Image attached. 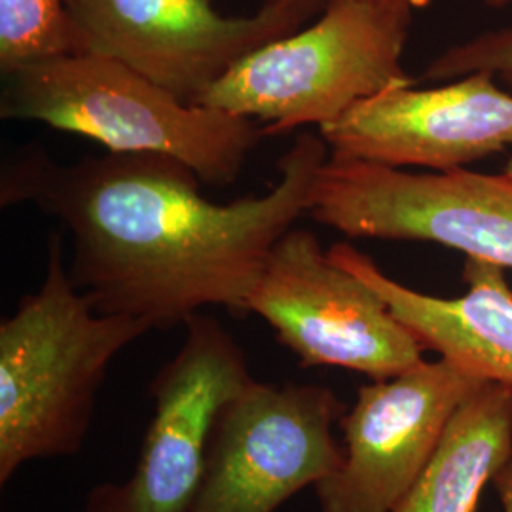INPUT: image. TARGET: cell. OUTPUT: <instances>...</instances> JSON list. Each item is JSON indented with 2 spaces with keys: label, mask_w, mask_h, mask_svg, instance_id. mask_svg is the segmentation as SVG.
Listing matches in <instances>:
<instances>
[{
  "label": "cell",
  "mask_w": 512,
  "mask_h": 512,
  "mask_svg": "<svg viewBox=\"0 0 512 512\" xmlns=\"http://www.w3.org/2000/svg\"><path fill=\"white\" fill-rule=\"evenodd\" d=\"M308 213L348 238L429 241L512 270L507 173H408L329 156L315 177Z\"/></svg>",
  "instance_id": "5b68a950"
},
{
  "label": "cell",
  "mask_w": 512,
  "mask_h": 512,
  "mask_svg": "<svg viewBox=\"0 0 512 512\" xmlns=\"http://www.w3.org/2000/svg\"><path fill=\"white\" fill-rule=\"evenodd\" d=\"M0 116L88 137L109 152L169 156L202 183H234L264 131L183 101L105 55H61L2 74Z\"/></svg>",
  "instance_id": "3957f363"
},
{
  "label": "cell",
  "mask_w": 512,
  "mask_h": 512,
  "mask_svg": "<svg viewBox=\"0 0 512 512\" xmlns=\"http://www.w3.org/2000/svg\"><path fill=\"white\" fill-rule=\"evenodd\" d=\"M264 2H285V0H264ZM304 2H311L317 4L319 8H327L329 4H336V2H365V4H374V6H382V8H389V10H397V12H404V14H412L429 4V0H304Z\"/></svg>",
  "instance_id": "2e32d148"
},
{
  "label": "cell",
  "mask_w": 512,
  "mask_h": 512,
  "mask_svg": "<svg viewBox=\"0 0 512 512\" xmlns=\"http://www.w3.org/2000/svg\"><path fill=\"white\" fill-rule=\"evenodd\" d=\"M183 327V346L150 384L154 414L133 473L95 486L84 512L192 511L220 414L255 378L215 317L200 311Z\"/></svg>",
  "instance_id": "52a82bcc"
},
{
  "label": "cell",
  "mask_w": 512,
  "mask_h": 512,
  "mask_svg": "<svg viewBox=\"0 0 512 512\" xmlns=\"http://www.w3.org/2000/svg\"><path fill=\"white\" fill-rule=\"evenodd\" d=\"M471 73L494 74L512 92V27L450 46L427 65L423 80L437 84Z\"/></svg>",
  "instance_id": "9a60e30c"
},
{
  "label": "cell",
  "mask_w": 512,
  "mask_h": 512,
  "mask_svg": "<svg viewBox=\"0 0 512 512\" xmlns=\"http://www.w3.org/2000/svg\"><path fill=\"white\" fill-rule=\"evenodd\" d=\"M488 380L450 359L421 361L357 389L338 427L340 467L315 486L321 512H395L459 406Z\"/></svg>",
  "instance_id": "30bf717a"
},
{
  "label": "cell",
  "mask_w": 512,
  "mask_h": 512,
  "mask_svg": "<svg viewBox=\"0 0 512 512\" xmlns=\"http://www.w3.org/2000/svg\"><path fill=\"white\" fill-rule=\"evenodd\" d=\"M495 492L503 505V512H512V456L505 461V465L497 471L492 480Z\"/></svg>",
  "instance_id": "e0dca14e"
},
{
  "label": "cell",
  "mask_w": 512,
  "mask_h": 512,
  "mask_svg": "<svg viewBox=\"0 0 512 512\" xmlns=\"http://www.w3.org/2000/svg\"><path fill=\"white\" fill-rule=\"evenodd\" d=\"M488 6H492V8H503V6H507V4H512V0H484Z\"/></svg>",
  "instance_id": "ac0fdd59"
},
{
  "label": "cell",
  "mask_w": 512,
  "mask_h": 512,
  "mask_svg": "<svg viewBox=\"0 0 512 512\" xmlns=\"http://www.w3.org/2000/svg\"><path fill=\"white\" fill-rule=\"evenodd\" d=\"M327 253L378 294L425 351L512 391V289L503 268L465 256L467 293L442 298L395 281L349 243H336Z\"/></svg>",
  "instance_id": "7c38bea8"
},
{
  "label": "cell",
  "mask_w": 512,
  "mask_h": 512,
  "mask_svg": "<svg viewBox=\"0 0 512 512\" xmlns=\"http://www.w3.org/2000/svg\"><path fill=\"white\" fill-rule=\"evenodd\" d=\"M346 408L325 385L253 380L222 410L190 512H275L323 482L342 459Z\"/></svg>",
  "instance_id": "9c48e42d"
},
{
  "label": "cell",
  "mask_w": 512,
  "mask_h": 512,
  "mask_svg": "<svg viewBox=\"0 0 512 512\" xmlns=\"http://www.w3.org/2000/svg\"><path fill=\"white\" fill-rule=\"evenodd\" d=\"M80 54L105 55L196 103L256 48L323 12L304 0L262 2L253 16H224L213 0H65Z\"/></svg>",
  "instance_id": "ba28073f"
},
{
  "label": "cell",
  "mask_w": 512,
  "mask_h": 512,
  "mask_svg": "<svg viewBox=\"0 0 512 512\" xmlns=\"http://www.w3.org/2000/svg\"><path fill=\"white\" fill-rule=\"evenodd\" d=\"M329 156L321 133L300 131L268 194L217 203L169 156L109 152L63 164L27 147L2 165L0 205L29 203L61 222L73 239L69 274L95 310L167 330L209 306L245 313Z\"/></svg>",
  "instance_id": "6da1fadb"
},
{
  "label": "cell",
  "mask_w": 512,
  "mask_h": 512,
  "mask_svg": "<svg viewBox=\"0 0 512 512\" xmlns=\"http://www.w3.org/2000/svg\"><path fill=\"white\" fill-rule=\"evenodd\" d=\"M80 54L65 0H0V71Z\"/></svg>",
  "instance_id": "5bb4252c"
},
{
  "label": "cell",
  "mask_w": 512,
  "mask_h": 512,
  "mask_svg": "<svg viewBox=\"0 0 512 512\" xmlns=\"http://www.w3.org/2000/svg\"><path fill=\"white\" fill-rule=\"evenodd\" d=\"M148 330L95 310L50 234L40 289L0 323V486L29 461L80 452L110 363Z\"/></svg>",
  "instance_id": "7a4b0ae2"
},
{
  "label": "cell",
  "mask_w": 512,
  "mask_h": 512,
  "mask_svg": "<svg viewBox=\"0 0 512 512\" xmlns=\"http://www.w3.org/2000/svg\"><path fill=\"white\" fill-rule=\"evenodd\" d=\"M490 73L435 88L399 84L363 99L319 128L330 156L433 171L465 165L512 147V93Z\"/></svg>",
  "instance_id": "8fae6325"
},
{
  "label": "cell",
  "mask_w": 512,
  "mask_h": 512,
  "mask_svg": "<svg viewBox=\"0 0 512 512\" xmlns=\"http://www.w3.org/2000/svg\"><path fill=\"white\" fill-rule=\"evenodd\" d=\"M512 456V391L486 382L459 406L395 512H476L482 492Z\"/></svg>",
  "instance_id": "4fadbf2b"
},
{
  "label": "cell",
  "mask_w": 512,
  "mask_h": 512,
  "mask_svg": "<svg viewBox=\"0 0 512 512\" xmlns=\"http://www.w3.org/2000/svg\"><path fill=\"white\" fill-rule=\"evenodd\" d=\"M503 173H507L509 177H512V158L509 160V164L505 165V171Z\"/></svg>",
  "instance_id": "d6986e66"
},
{
  "label": "cell",
  "mask_w": 512,
  "mask_h": 512,
  "mask_svg": "<svg viewBox=\"0 0 512 512\" xmlns=\"http://www.w3.org/2000/svg\"><path fill=\"white\" fill-rule=\"evenodd\" d=\"M412 14L365 2L329 4L319 19L238 63L196 105L264 124V135L323 128L399 84Z\"/></svg>",
  "instance_id": "277c9868"
},
{
  "label": "cell",
  "mask_w": 512,
  "mask_h": 512,
  "mask_svg": "<svg viewBox=\"0 0 512 512\" xmlns=\"http://www.w3.org/2000/svg\"><path fill=\"white\" fill-rule=\"evenodd\" d=\"M245 313L266 321L302 366H338L387 380L423 361L425 348L359 277L306 228L275 243Z\"/></svg>",
  "instance_id": "8992f818"
}]
</instances>
